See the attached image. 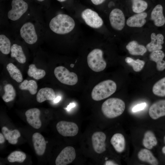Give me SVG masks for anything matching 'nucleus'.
<instances>
[{"label":"nucleus","instance_id":"obj_36","mask_svg":"<svg viewBox=\"0 0 165 165\" xmlns=\"http://www.w3.org/2000/svg\"><path fill=\"white\" fill-rule=\"evenodd\" d=\"M147 104L145 102L138 104L133 108L132 111L133 112H135L142 110L145 109L147 106Z\"/></svg>","mask_w":165,"mask_h":165},{"label":"nucleus","instance_id":"obj_28","mask_svg":"<svg viewBox=\"0 0 165 165\" xmlns=\"http://www.w3.org/2000/svg\"><path fill=\"white\" fill-rule=\"evenodd\" d=\"M38 86L34 80H24L19 86V88L22 90H28L32 95L35 94L37 92Z\"/></svg>","mask_w":165,"mask_h":165},{"label":"nucleus","instance_id":"obj_8","mask_svg":"<svg viewBox=\"0 0 165 165\" xmlns=\"http://www.w3.org/2000/svg\"><path fill=\"white\" fill-rule=\"evenodd\" d=\"M20 34L25 42L29 44H33L37 41L38 36L34 24L28 22L24 24L21 27Z\"/></svg>","mask_w":165,"mask_h":165},{"label":"nucleus","instance_id":"obj_21","mask_svg":"<svg viewBox=\"0 0 165 165\" xmlns=\"http://www.w3.org/2000/svg\"><path fill=\"white\" fill-rule=\"evenodd\" d=\"M110 142L115 150L121 153L124 150L125 141L124 136L120 133H116L112 137Z\"/></svg>","mask_w":165,"mask_h":165},{"label":"nucleus","instance_id":"obj_2","mask_svg":"<svg viewBox=\"0 0 165 165\" xmlns=\"http://www.w3.org/2000/svg\"><path fill=\"white\" fill-rule=\"evenodd\" d=\"M125 108V103L123 100L117 98H111L104 102L101 109L106 117L112 119L121 115Z\"/></svg>","mask_w":165,"mask_h":165},{"label":"nucleus","instance_id":"obj_23","mask_svg":"<svg viewBox=\"0 0 165 165\" xmlns=\"http://www.w3.org/2000/svg\"><path fill=\"white\" fill-rule=\"evenodd\" d=\"M138 156L139 159L142 161L147 162L152 165L158 164L157 160L152 152L148 149H141L138 152Z\"/></svg>","mask_w":165,"mask_h":165},{"label":"nucleus","instance_id":"obj_20","mask_svg":"<svg viewBox=\"0 0 165 165\" xmlns=\"http://www.w3.org/2000/svg\"><path fill=\"white\" fill-rule=\"evenodd\" d=\"M55 98L54 91L52 88L49 87L41 88L36 95V100L39 103H42L46 100H53Z\"/></svg>","mask_w":165,"mask_h":165},{"label":"nucleus","instance_id":"obj_19","mask_svg":"<svg viewBox=\"0 0 165 165\" xmlns=\"http://www.w3.org/2000/svg\"><path fill=\"white\" fill-rule=\"evenodd\" d=\"M164 57V53L161 50L154 51L150 55V60L156 63V68L159 71H162L165 69V61L163 60Z\"/></svg>","mask_w":165,"mask_h":165},{"label":"nucleus","instance_id":"obj_26","mask_svg":"<svg viewBox=\"0 0 165 165\" xmlns=\"http://www.w3.org/2000/svg\"><path fill=\"white\" fill-rule=\"evenodd\" d=\"M143 146L148 149H151L157 144L155 134L151 130H148L144 134L142 141Z\"/></svg>","mask_w":165,"mask_h":165},{"label":"nucleus","instance_id":"obj_31","mask_svg":"<svg viewBox=\"0 0 165 165\" xmlns=\"http://www.w3.org/2000/svg\"><path fill=\"white\" fill-rule=\"evenodd\" d=\"M152 91L155 95L160 96H165V77L156 82L153 85Z\"/></svg>","mask_w":165,"mask_h":165},{"label":"nucleus","instance_id":"obj_14","mask_svg":"<svg viewBox=\"0 0 165 165\" xmlns=\"http://www.w3.org/2000/svg\"><path fill=\"white\" fill-rule=\"evenodd\" d=\"M148 113L151 118L154 120L165 116V100L156 102L150 107Z\"/></svg>","mask_w":165,"mask_h":165},{"label":"nucleus","instance_id":"obj_32","mask_svg":"<svg viewBox=\"0 0 165 165\" xmlns=\"http://www.w3.org/2000/svg\"><path fill=\"white\" fill-rule=\"evenodd\" d=\"M125 60L126 62L132 66L134 70L136 72L140 71L145 64L144 61L138 59L135 60L130 57H127Z\"/></svg>","mask_w":165,"mask_h":165},{"label":"nucleus","instance_id":"obj_34","mask_svg":"<svg viewBox=\"0 0 165 165\" xmlns=\"http://www.w3.org/2000/svg\"><path fill=\"white\" fill-rule=\"evenodd\" d=\"M11 42L9 39L5 35H0V50L3 54H8L11 50Z\"/></svg>","mask_w":165,"mask_h":165},{"label":"nucleus","instance_id":"obj_4","mask_svg":"<svg viewBox=\"0 0 165 165\" xmlns=\"http://www.w3.org/2000/svg\"><path fill=\"white\" fill-rule=\"evenodd\" d=\"M103 52L100 49L95 48L91 51L87 56V62L93 71L99 72L103 71L106 66V63L103 57Z\"/></svg>","mask_w":165,"mask_h":165},{"label":"nucleus","instance_id":"obj_35","mask_svg":"<svg viewBox=\"0 0 165 165\" xmlns=\"http://www.w3.org/2000/svg\"><path fill=\"white\" fill-rule=\"evenodd\" d=\"M26 157V155L24 152L16 151L11 153L8 156L7 159L10 162H18L21 163L24 161Z\"/></svg>","mask_w":165,"mask_h":165},{"label":"nucleus","instance_id":"obj_42","mask_svg":"<svg viewBox=\"0 0 165 165\" xmlns=\"http://www.w3.org/2000/svg\"><path fill=\"white\" fill-rule=\"evenodd\" d=\"M162 151L164 154H165V146H164L162 148Z\"/></svg>","mask_w":165,"mask_h":165},{"label":"nucleus","instance_id":"obj_3","mask_svg":"<svg viewBox=\"0 0 165 165\" xmlns=\"http://www.w3.org/2000/svg\"><path fill=\"white\" fill-rule=\"evenodd\" d=\"M116 88V84L113 80L108 79L103 81L94 87L91 93L92 98L95 101L103 100L113 94Z\"/></svg>","mask_w":165,"mask_h":165},{"label":"nucleus","instance_id":"obj_46","mask_svg":"<svg viewBox=\"0 0 165 165\" xmlns=\"http://www.w3.org/2000/svg\"><path fill=\"white\" fill-rule=\"evenodd\" d=\"M46 143H47L48 141H46Z\"/></svg>","mask_w":165,"mask_h":165},{"label":"nucleus","instance_id":"obj_37","mask_svg":"<svg viewBox=\"0 0 165 165\" xmlns=\"http://www.w3.org/2000/svg\"><path fill=\"white\" fill-rule=\"evenodd\" d=\"M105 0H91L92 2L94 5H98L102 4Z\"/></svg>","mask_w":165,"mask_h":165},{"label":"nucleus","instance_id":"obj_30","mask_svg":"<svg viewBox=\"0 0 165 165\" xmlns=\"http://www.w3.org/2000/svg\"><path fill=\"white\" fill-rule=\"evenodd\" d=\"M27 73L29 76L36 80L42 78L46 75L44 70L37 68L34 64H31L29 66Z\"/></svg>","mask_w":165,"mask_h":165},{"label":"nucleus","instance_id":"obj_11","mask_svg":"<svg viewBox=\"0 0 165 165\" xmlns=\"http://www.w3.org/2000/svg\"><path fill=\"white\" fill-rule=\"evenodd\" d=\"M76 153L74 148L72 146L64 148L57 157L56 165H66L72 163L75 159Z\"/></svg>","mask_w":165,"mask_h":165},{"label":"nucleus","instance_id":"obj_41","mask_svg":"<svg viewBox=\"0 0 165 165\" xmlns=\"http://www.w3.org/2000/svg\"><path fill=\"white\" fill-rule=\"evenodd\" d=\"M105 165H117V164L112 161H106L105 163Z\"/></svg>","mask_w":165,"mask_h":165},{"label":"nucleus","instance_id":"obj_25","mask_svg":"<svg viewBox=\"0 0 165 165\" xmlns=\"http://www.w3.org/2000/svg\"><path fill=\"white\" fill-rule=\"evenodd\" d=\"M3 135L8 142L12 144H15L18 141V138L20 136L19 131L16 129L9 130L6 127H3L2 129Z\"/></svg>","mask_w":165,"mask_h":165},{"label":"nucleus","instance_id":"obj_43","mask_svg":"<svg viewBox=\"0 0 165 165\" xmlns=\"http://www.w3.org/2000/svg\"><path fill=\"white\" fill-rule=\"evenodd\" d=\"M60 2H63L65 1L66 0H57Z\"/></svg>","mask_w":165,"mask_h":165},{"label":"nucleus","instance_id":"obj_5","mask_svg":"<svg viewBox=\"0 0 165 165\" xmlns=\"http://www.w3.org/2000/svg\"><path fill=\"white\" fill-rule=\"evenodd\" d=\"M54 73L56 78L63 84L72 86L78 82L77 75L74 72H69L63 66H59L55 68Z\"/></svg>","mask_w":165,"mask_h":165},{"label":"nucleus","instance_id":"obj_29","mask_svg":"<svg viewBox=\"0 0 165 165\" xmlns=\"http://www.w3.org/2000/svg\"><path fill=\"white\" fill-rule=\"evenodd\" d=\"M5 93L2 96L3 100L6 102L13 101L16 96V92L14 87L11 84H8L4 87Z\"/></svg>","mask_w":165,"mask_h":165},{"label":"nucleus","instance_id":"obj_15","mask_svg":"<svg viewBox=\"0 0 165 165\" xmlns=\"http://www.w3.org/2000/svg\"><path fill=\"white\" fill-rule=\"evenodd\" d=\"M32 141L36 154L42 155L45 152L46 143L44 137L39 133L36 132L33 134Z\"/></svg>","mask_w":165,"mask_h":165},{"label":"nucleus","instance_id":"obj_13","mask_svg":"<svg viewBox=\"0 0 165 165\" xmlns=\"http://www.w3.org/2000/svg\"><path fill=\"white\" fill-rule=\"evenodd\" d=\"M26 120L28 124L33 128L38 129L42 126L41 121L40 119V110L36 108H31L25 112Z\"/></svg>","mask_w":165,"mask_h":165},{"label":"nucleus","instance_id":"obj_24","mask_svg":"<svg viewBox=\"0 0 165 165\" xmlns=\"http://www.w3.org/2000/svg\"><path fill=\"white\" fill-rule=\"evenodd\" d=\"M11 57H14L19 63L24 64L26 62V57L23 51L22 47L16 44L11 46Z\"/></svg>","mask_w":165,"mask_h":165},{"label":"nucleus","instance_id":"obj_7","mask_svg":"<svg viewBox=\"0 0 165 165\" xmlns=\"http://www.w3.org/2000/svg\"><path fill=\"white\" fill-rule=\"evenodd\" d=\"M12 9L8 13V18L11 20H18L27 11L28 6L23 0H13Z\"/></svg>","mask_w":165,"mask_h":165},{"label":"nucleus","instance_id":"obj_22","mask_svg":"<svg viewBox=\"0 0 165 165\" xmlns=\"http://www.w3.org/2000/svg\"><path fill=\"white\" fill-rule=\"evenodd\" d=\"M126 48L130 54L133 55L143 56L147 51L146 47L134 40L129 42Z\"/></svg>","mask_w":165,"mask_h":165},{"label":"nucleus","instance_id":"obj_9","mask_svg":"<svg viewBox=\"0 0 165 165\" xmlns=\"http://www.w3.org/2000/svg\"><path fill=\"white\" fill-rule=\"evenodd\" d=\"M110 24L114 29L122 30L125 25V17L123 12L118 8L113 9L109 15Z\"/></svg>","mask_w":165,"mask_h":165},{"label":"nucleus","instance_id":"obj_45","mask_svg":"<svg viewBox=\"0 0 165 165\" xmlns=\"http://www.w3.org/2000/svg\"><path fill=\"white\" fill-rule=\"evenodd\" d=\"M164 142L165 143V136L164 137Z\"/></svg>","mask_w":165,"mask_h":165},{"label":"nucleus","instance_id":"obj_10","mask_svg":"<svg viewBox=\"0 0 165 165\" xmlns=\"http://www.w3.org/2000/svg\"><path fill=\"white\" fill-rule=\"evenodd\" d=\"M56 128L58 133L64 137H72L78 133L79 128L77 125L72 122L61 121L58 122Z\"/></svg>","mask_w":165,"mask_h":165},{"label":"nucleus","instance_id":"obj_33","mask_svg":"<svg viewBox=\"0 0 165 165\" xmlns=\"http://www.w3.org/2000/svg\"><path fill=\"white\" fill-rule=\"evenodd\" d=\"M132 8L135 13L143 12L147 8V3L144 0H132Z\"/></svg>","mask_w":165,"mask_h":165},{"label":"nucleus","instance_id":"obj_39","mask_svg":"<svg viewBox=\"0 0 165 165\" xmlns=\"http://www.w3.org/2000/svg\"><path fill=\"white\" fill-rule=\"evenodd\" d=\"M5 141V139L3 135L0 133V143L2 144L4 143Z\"/></svg>","mask_w":165,"mask_h":165},{"label":"nucleus","instance_id":"obj_16","mask_svg":"<svg viewBox=\"0 0 165 165\" xmlns=\"http://www.w3.org/2000/svg\"><path fill=\"white\" fill-rule=\"evenodd\" d=\"M147 14L145 12L137 13L130 17L127 21V24L131 27L140 28L145 24Z\"/></svg>","mask_w":165,"mask_h":165},{"label":"nucleus","instance_id":"obj_40","mask_svg":"<svg viewBox=\"0 0 165 165\" xmlns=\"http://www.w3.org/2000/svg\"><path fill=\"white\" fill-rule=\"evenodd\" d=\"M61 97L60 96H58L53 100V102L54 103H58L61 100Z\"/></svg>","mask_w":165,"mask_h":165},{"label":"nucleus","instance_id":"obj_27","mask_svg":"<svg viewBox=\"0 0 165 165\" xmlns=\"http://www.w3.org/2000/svg\"><path fill=\"white\" fill-rule=\"evenodd\" d=\"M6 69L12 79L18 82H22L23 78L22 73L15 65L12 63H9L7 65Z\"/></svg>","mask_w":165,"mask_h":165},{"label":"nucleus","instance_id":"obj_44","mask_svg":"<svg viewBox=\"0 0 165 165\" xmlns=\"http://www.w3.org/2000/svg\"><path fill=\"white\" fill-rule=\"evenodd\" d=\"M37 0L38 1H39V2H42L43 1H44V0Z\"/></svg>","mask_w":165,"mask_h":165},{"label":"nucleus","instance_id":"obj_12","mask_svg":"<svg viewBox=\"0 0 165 165\" xmlns=\"http://www.w3.org/2000/svg\"><path fill=\"white\" fill-rule=\"evenodd\" d=\"M106 136L103 132H94L92 136V142L94 151L98 154H101L106 150L105 141Z\"/></svg>","mask_w":165,"mask_h":165},{"label":"nucleus","instance_id":"obj_38","mask_svg":"<svg viewBox=\"0 0 165 165\" xmlns=\"http://www.w3.org/2000/svg\"><path fill=\"white\" fill-rule=\"evenodd\" d=\"M75 105V103H71L67 106V107L65 108V109L68 111H69L72 108L74 107Z\"/></svg>","mask_w":165,"mask_h":165},{"label":"nucleus","instance_id":"obj_6","mask_svg":"<svg viewBox=\"0 0 165 165\" xmlns=\"http://www.w3.org/2000/svg\"><path fill=\"white\" fill-rule=\"evenodd\" d=\"M81 17L85 23L94 28H101L103 24V20L98 14L90 9H86L81 13Z\"/></svg>","mask_w":165,"mask_h":165},{"label":"nucleus","instance_id":"obj_1","mask_svg":"<svg viewBox=\"0 0 165 165\" xmlns=\"http://www.w3.org/2000/svg\"><path fill=\"white\" fill-rule=\"evenodd\" d=\"M75 26V22L73 18L63 14H59L53 17L49 23L50 29L54 33L60 35L71 32Z\"/></svg>","mask_w":165,"mask_h":165},{"label":"nucleus","instance_id":"obj_18","mask_svg":"<svg viewBox=\"0 0 165 165\" xmlns=\"http://www.w3.org/2000/svg\"><path fill=\"white\" fill-rule=\"evenodd\" d=\"M151 18L155 25L157 27H161L165 23V18L163 13V7L160 4L156 5L152 11Z\"/></svg>","mask_w":165,"mask_h":165},{"label":"nucleus","instance_id":"obj_17","mask_svg":"<svg viewBox=\"0 0 165 165\" xmlns=\"http://www.w3.org/2000/svg\"><path fill=\"white\" fill-rule=\"evenodd\" d=\"M151 42L146 46L148 51L151 52L162 49V45L164 43V37L163 35L158 34L156 35L155 33H152L151 35Z\"/></svg>","mask_w":165,"mask_h":165}]
</instances>
